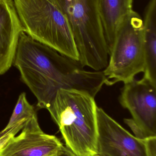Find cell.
Segmentation results:
<instances>
[{
	"mask_svg": "<svg viewBox=\"0 0 156 156\" xmlns=\"http://www.w3.org/2000/svg\"><path fill=\"white\" fill-rule=\"evenodd\" d=\"M97 107L94 97L89 93L62 89L47 109L66 147L76 156L97 154Z\"/></svg>",
	"mask_w": 156,
	"mask_h": 156,
	"instance_id": "cell-2",
	"label": "cell"
},
{
	"mask_svg": "<svg viewBox=\"0 0 156 156\" xmlns=\"http://www.w3.org/2000/svg\"><path fill=\"white\" fill-rule=\"evenodd\" d=\"M24 32L13 0H0V76L13 65L19 35Z\"/></svg>",
	"mask_w": 156,
	"mask_h": 156,
	"instance_id": "cell-9",
	"label": "cell"
},
{
	"mask_svg": "<svg viewBox=\"0 0 156 156\" xmlns=\"http://www.w3.org/2000/svg\"><path fill=\"white\" fill-rule=\"evenodd\" d=\"M15 136L11 132H0V149L12 137Z\"/></svg>",
	"mask_w": 156,
	"mask_h": 156,
	"instance_id": "cell-13",
	"label": "cell"
},
{
	"mask_svg": "<svg viewBox=\"0 0 156 156\" xmlns=\"http://www.w3.org/2000/svg\"><path fill=\"white\" fill-rule=\"evenodd\" d=\"M95 156H101L100 155H99L97 154L96 155H95Z\"/></svg>",
	"mask_w": 156,
	"mask_h": 156,
	"instance_id": "cell-15",
	"label": "cell"
},
{
	"mask_svg": "<svg viewBox=\"0 0 156 156\" xmlns=\"http://www.w3.org/2000/svg\"><path fill=\"white\" fill-rule=\"evenodd\" d=\"M24 32L34 40L78 61L68 22L50 0H13Z\"/></svg>",
	"mask_w": 156,
	"mask_h": 156,
	"instance_id": "cell-4",
	"label": "cell"
},
{
	"mask_svg": "<svg viewBox=\"0 0 156 156\" xmlns=\"http://www.w3.org/2000/svg\"><path fill=\"white\" fill-rule=\"evenodd\" d=\"M37 116L34 107L27 99L25 93L20 94L8 124L2 131H11L16 135L33 118Z\"/></svg>",
	"mask_w": 156,
	"mask_h": 156,
	"instance_id": "cell-12",
	"label": "cell"
},
{
	"mask_svg": "<svg viewBox=\"0 0 156 156\" xmlns=\"http://www.w3.org/2000/svg\"><path fill=\"white\" fill-rule=\"evenodd\" d=\"M119 101L131 113L142 139L156 136V85L134 79L124 83Z\"/></svg>",
	"mask_w": 156,
	"mask_h": 156,
	"instance_id": "cell-6",
	"label": "cell"
},
{
	"mask_svg": "<svg viewBox=\"0 0 156 156\" xmlns=\"http://www.w3.org/2000/svg\"><path fill=\"white\" fill-rule=\"evenodd\" d=\"M97 154L101 156H149L145 139L125 130L102 108L97 107Z\"/></svg>",
	"mask_w": 156,
	"mask_h": 156,
	"instance_id": "cell-7",
	"label": "cell"
},
{
	"mask_svg": "<svg viewBox=\"0 0 156 156\" xmlns=\"http://www.w3.org/2000/svg\"><path fill=\"white\" fill-rule=\"evenodd\" d=\"M133 0H99V12L109 55L118 32L132 12Z\"/></svg>",
	"mask_w": 156,
	"mask_h": 156,
	"instance_id": "cell-10",
	"label": "cell"
},
{
	"mask_svg": "<svg viewBox=\"0 0 156 156\" xmlns=\"http://www.w3.org/2000/svg\"><path fill=\"white\" fill-rule=\"evenodd\" d=\"M108 66L103 70L108 86L128 82L144 70L143 20L133 11L117 34Z\"/></svg>",
	"mask_w": 156,
	"mask_h": 156,
	"instance_id": "cell-5",
	"label": "cell"
},
{
	"mask_svg": "<svg viewBox=\"0 0 156 156\" xmlns=\"http://www.w3.org/2000/svg\"><path fill=\"white\" fill-rule=\"evenodd\" d=\"M13 65L34 94L39 109H47L60 89H75L95 98L106 77L103 71H90L77 60L31 38L19 35Z\"/></svg>",
	"mask_w": 156,
	"mask_h": 156,
	"instance_id": "cell-1",
	"label": "cell"
},
{
	"mask_svg": "<svg viewBox=\"0 0 156 156\" xmlns=\"http://www.w3.org/2000/svg\"><path fill=\"white\" fill-rule=\"evenodd\" d=\"M59 156H77L71 152L66 146H64L62 153Z\"/></svg>",
	"mask_w": 156,
	"mask_h": 156,
	"instance_id": "cell-14",
	"label": "cell"
},
{
	"mask_svg": "<svg viewBox=\"0 0 156 156\" xmlns=\"http://www.w3.org/2000/svg\"><path fill=\"white\" fill-rule=\"evenodd\" d=\"M66 16L78 61L94 71L104 70L109 52L99 12V0H50Z\"/></svg>",
	"mask_w": 156,
	"mask_h": 156,
	"instance_id": "cell-3",
	"label": "cell"
},
{
	"mask_svg": "<svg viewBox=\"0 0 156 156\" xmlns=\"http://www.w3.org/2000/svg\"><path fill=\"white\" fill-rule=\"evenodd\" d=\"M144 27L145 66L143 78L156 85V0L146 9Z\"/></svg>",
	"mask_w": 156,
	"mask_h": 156,
	"instance_id": "cell-11",
	"label": "cell"
},
{
	"mask_svg": "<svg viewBox=\"0 0 156 156\" xmlns=\"http://www.w3.org/2000/svg\"><path fill=\"white\" fill-rule=\"evenodd\" d=\"M64 147L56 136L42 131L36 116L19 135L10 138L1 147L0 156H59Z\"/></svg>",
	"mask_w": 156,
	"mask_h": 156,
	"instance_id": "cell-8",
	"label": "cell"
}]
</instances>
